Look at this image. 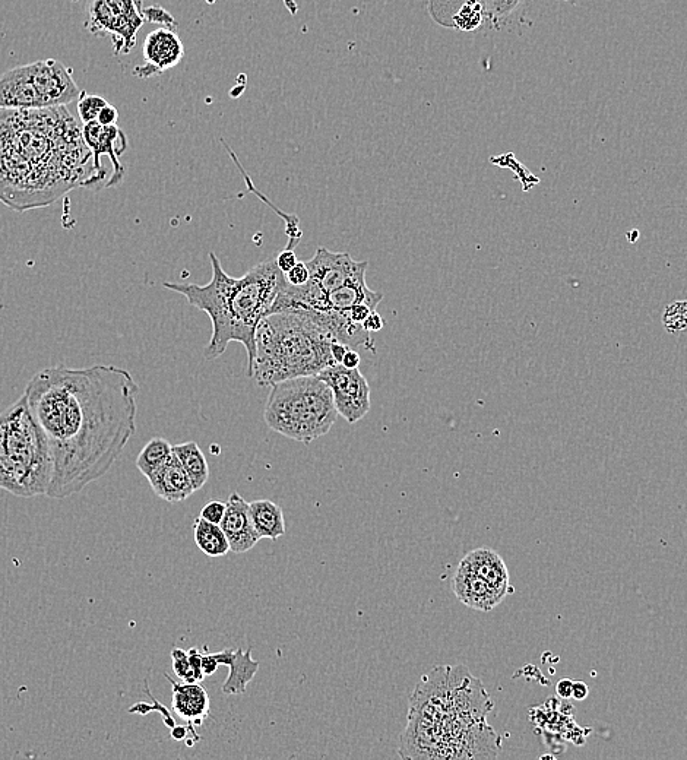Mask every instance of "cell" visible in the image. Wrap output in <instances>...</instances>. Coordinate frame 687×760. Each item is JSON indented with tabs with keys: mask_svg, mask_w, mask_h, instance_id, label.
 Returning a JSON list of instances; mask_svg holds the SVG:
<instances>
[{
	"mask_svg": "<svg viewBox=\"0 0 687 760\" xmlns=\"http://www.w3.org/2000/svg\"><path fill=\"white\" fill-rule=\"evenodd\" d=\"M664 329L668 334H677V332L686 331L687 329V300H677L670 303L664 310L663 318Z\"/></svg>",
	"mask_w": 687,
	"mask_h": 760,
	"instance_id": "25",
	"label": "cell"
},
{
	"mask_svg": "<svg viewBox=\"0 0 687 760\" xmlns=\"http://www.w3.org/2000/svg\"><path fill=\"white\" fill-rule=\"evenodd\" d=\"M151 489L161 499L169 503H180L196 492L191 477L183 468L182 462L176 455L170 456L169 461L158 468L147 478Z\"/></svg>",
	"mask_w": 687,
	"mask_h": 760,
	"instance_id": "15",
	"label": "cell"
},
{
	"mask_svg": "<svg viewBox=\"0 0 687 760\" xmlns=\"http://www.w3.org/2000/svg\"><path fill=\"white\" fill-rule=\"evenodd\" d=\"M249 508L253 527L258 532L259 537L275 541L286 534L284 512L277 503L268 499L255 500V502L249 503Z\"/></svg>",
	"mask_w": 687,
	"mask_h": 760,
	"instance_id": "20",
	"label": "cell"
},
{
	"mask_svg": "<svg viewBox=\"0 0 687 760\" xmlns=\"http://www.w3.org/2000/svg\"><path fill=\"white\" fill-rule=\"evenodd\" d=\"M484 12L477 0H464L452 15V27L461 31H474L484 22Z\"/></svg>",
	"mask_w": 687,
	"mask_h": 760,
	"instance_id": "24",
	"label": "cell"
},
{
	"mask_svg": "<svg viewBox=\"0 0 687 760\" xmlns=\"http://www.w3.org/2000/svg\"><path fill=\"white\" fill-rule=\"evenodd\" d=\"M366 271L357 272L341 287L335 288L325 297V312H344L357 304H367L376 310L383 300V294L370 290L366 284Z\"/></svg>",
	"mask_w": 687,
	"mask_h": 760,
	"instance_id": "17",
	"label": "cell"
},
{
	"mask_svg": "<svg viewBox=\"0 0 687 760\" xmlns=\"http://www.w3.org/2000/svg\"><path fill=\"white\" fill-rule=\"evenodd\" d=\"M196 546L202 553L210 557L226 556L230 550L229 538L221 525L205 521L201 516L195 519L193 524Z\"/></svg>",
	"mask_w": 687,
	"mask_h": 760,
	"instance_id": "22",
	"label": "cell"
},
{
	"mask_svg": "<svg viewBox=\"0 0 687 760\" xmlns=\"http://www.w3.org/2000/svg\"><path fill=\"white\" fill-rule=\"evenodd\" d=\"M173 670L179 679L185 683H196L195 673H193L191 661H189L188 652L176 648L172 651Z\"/></svg>",
	"mask_w": 687,
	"mask_h": 760,
	"instance_id": "28",
	"label": "cell"
},
{
	"mask_svg": "<svg viewBox=\"0 0 687 760\" xmlns=\"http://www.w3.org/2000/svg\"><path fill=\"white\" fill-rule=\"evenodd\" d=\"M573 682L569 679H562L556 684V693L562 699L572 698Z\"/></svg>",
	"mask_w": 687,
	"mask_h": 760,
	"instance_id": "40",
	"label": "cell"
},
{
	"mask_svg": "<svg viewBox=\"0 0 687 760\" xmlns=\"http://www.w3.org/2000/svg\"><path fill=\"white\" fill-rule=\"evenodd\" d=\"M142 55L144 65L136 66L134 75L150 79L176 68L185 56V47L176 31L161 27L145 37Z\"/></svg>",
	"mask_w": 687,
	"mask_h": 760,
	"instance_id": "12",
	"label": "cell"
},
{
	"mask_svg": "<svg viewBox=\"0 0 687 760\" xmlns=\"http://www.w3.org/2000/svg\"><path fill=\"white\" fill-rule=\"evenodd\" d=\"M383 325H385V322H383L382 316L379 315L376 310L375 312L370 313V315L367 316L366 321L363 322V328L366 329L367 332H370V334L382 331Z\"/></svg>",
	"mask_w": 687,
	"mask_h": 760,
	"instance_id": "35",
	"label": "cell"
},
{
	"mask_svg": "<svg viewBox=\"0 0 687 760\" xmlns=\"http://www.w3.org/2000/svg\"><path fill=\"white\" fill-rule=\"evenodd\" d=\"M338 416L334 395L318 376L274 383L264 413L269 429L302 443L328 435Z\"/></svg>",
	"mask_w": 687,
	"mask_h": 760,
	"instance_id": "6",
	"label": "cell"
},
{
	"mask_svg": "<svg viewBox=\"0 0 687 760\" xmlns=\"http://www.w3.org/2000/svg\"><path fill=\"white\" fill-rule=\"evenodd\" d=\"M24 394L52 449V499L100 480L135 435L139 385L122 367H49L31 378Z\"/></svg>",
	"mask_w": 687,
	"mask_h": 760,
	"instance_id": "1",
	"label": "cell"
},
{
	"mask_svg": "<svg viewBox=\"0 0 687 760\" xmlns=\"http://www.w3.org/2000/svg\"><path fill=\"white\" fill-rule=\"evenodd\" d=\"M227 503L220 502V500H211L207 505L202 508L201 516L205 521L212 522V524L220 525L223 521L224 513H226Z\"/></svg>",
	"mask_w": 687,
	"mask_h": 760,
	"instance_id": "30",
	"label": "cell"
},
{
	"mask_svg": "<svg viewBox=\"0 0 687 760\" xmlns=\"http://www.w3.org/2000/svg\"><path fill=\"white\" fill-rule=\"evenodd\" d=\"M590 695V687L584 682H573L572 698L576 701H584Z\"/></svg>",
	"mask_w": 687,
	"mask_h": 760,
	"instance_id": "39",
	"label": "cell"
},
{
	"mask_svg": "<svg viewBox=\"0 0 687 760\" xmlns=\"http://www.w3.org/2000/svg\"><path fill=\"white\" fill-rule=\"evenodd\" d=\"M173 454L182 462L183 468L191 477L196 492L201 490L210 478V465H208L207 458H205L198 443L186 442L173 445Z\"/></svg>",
	"mask_w": 687,
	"mask_h": 760,
	"instance_id": "21",
	"label": "cell"
},
{
	"mask_svg": "<svg viewBox=\"0 0 687 760\" xmlns=\"http://www.w3.org/2000/svg\"><path fill=\"white\" fill-rule=\"evenodd\" d=\"M306 265L310 274L307 283L326 297V294L347 283L357 272L367 269L369 262L354 261L348 253L331 252L321 246Z\"/></svg>",
	"mask_w": 687,
	"mask_h": 760,
	"instance_id": "11",
	"label": "cell"
},
{
	"mask_svg": "<svg viewBox=\"0 0 687 760\" xmlns=\"http://www.w3.org/2000/svg\"><path fill=\"white\" fill-rule=\"evenodd\" d=\"M189 661H191L193 673H195L196 683H201L205 679L204 670H202V654L196 648L189 649Z\"/></svg>",
	"mask_w": 687,
	"mask_h": 760,
	"instance_id": "33",
	"label": "cell"
},
{
	"mask_svg": "<svg viewBox=\"0 0 687 760\" xmlns=\"http://www.w3.org/2000/svg\"><path fill=\"white\" fill-rule=\"evenodd\" d=\"M483 8L484 18L490 24H499L521 5L522 0H477Z\"/></svg>",
	"mask_w": 687,
	"mask_h": 760,
	"instance_id": "26",
	"label": "cell"
},
{
	"mask_svg": "<svg viewBox=\"0 0 687 760\" xmlns=\"http://www.w3.org/2000/svg\"><path fill=\"white\" fill-rule=\"evenodd\" d=\"M145 21L161 25L163 28H170V30H174L177 27L176 19L166 9L161 8V6L145 8Z\"/></svg>",
	"mask_w": 687,
	"mask_h": 760,
	"instance_id": "29",
	"label": "cell"
},
{
	"mask_svg": "<svg viewBox=\"0 0 687 760\" xmlns=\"http://www.w3.org/2000/svg\"><path fill=\"white\" fill-rule=\"evenodd\" d=\"M53 456L25 394L0 414V489L17 497L49 493Z\"/></svg>",
	"mask_w": 687,
	"mask_h": 760,
	"instance_id": "5",
	"label": "cell"
},
{
	"mask_svg": "<svg viewBox=\"0 0 687 760\" xmlns=\"http://www.w3.org/2000/svg\"><path fill=\"white\" fill-rule=\"evenodd\" d=\"M309 278V268H307L306 262L299 261L290 269V271L286 272L287 283L296 285V287L307 284Z\"/></svg>",
	"mask_w": 687,
	"mask_h": 760,
	"instance_id": "31",
	"label": "cell"
},
{
	"mask_svg": "<svg viewBox=\"0 0 687 760\" xmlns=\"http://www.w3.org/2000/svg\"><path fill=\"white\" fill-rule=\"evenodd\" d=\"M215 660L220 665H227L230 668L229 679L224 682L223 693L226 695H243L246 687L252 682L259 670V661L252 658V648L248 651L239 649H224V651L214 654Z\"/></svg>",
	"mask_w": 687,
	"mask_h": 760,
	"instance_id": "18",
	"label": "cell"
},
{
	"mask_svg": "<svg viewBox=\"0 0 687 760\" xmlns=\"http://www.w3.org/2000/svg\"><path fill=\"white\" fill-rule=\"evenodd\" d=\"M117 119H119V112H117L115 106H112V104L109 103L103 110H101L100 114H98L97 122L103 126H112L116 125Z\"/></svg>",
	"mask_w": 687,
	"mask_h": 760,
	"instance_id": "34",
	"label": "cell"
},
{
	"mask_svg": "<svg viewBox=\"0 0 687 760\" xmlns=\"http://www.w3.org/2000/svg\"><path fill=\"white\" fill-rule=\"evenodd\" d=\"M218 667H220V664L215 660L214 654H208V652L202 654V670H204L205 677L212 676L218 670Z\"/></svg>",
	"mask_w": 687,
	"mask_h": 760,
	"instance_id": "37",
	"label": "cell"
},
{
	"mask_svg": "<svg viewBox=\"0 0 687 760\" xmlns=\"http://www.w3.org/2000/svg\"><path fill=\"white\" fill-rule=\"evenodd\" d=\"M462 560L505 597L509 594L511 581H509L508 568L496 551L481 547L468 553Z\"/></svg>",
	"mask_w": 687,
	"mask_h": 760,
	"instance_id": "19",
	"label": "cell"
},
{
	"mask_svg": "<svg viewBox=\"0 0 687 760\" xmlns=\"http://www.w3.org/2000/svg\"><path fill=\"white\" fill-rule=\"evenodd\" d=\"M452 589H454L455 595L461 603L474 608V610H493L505 598L502 592L497 591L489 582L484 581L464 560L459 563L454 581H452Z\"/></svg>",
	"mask_w": 687,
	"mask_h": 760,
	"instance_id": "14",
	"label": "cell"
},
{
	"mask_svg": "<svg viewBox=\"0 0 687 760\" xmlns=\"http://www.w3.org/2000/svg\"><path fill=\"white\" fill-rule=\"evenodd\" d=\"M173 686V709L183 721L191 725L193 736L198 734L192 730V727H199L204 724L210 715L211 702L207 690L199 683H174L170 677H167Z\"/></svg>",
	"mask_w": 687,
	"mask_h": 760,
	"instance_id": "16",
	"label": "cell"
},
{
	"mask_svg": "<svg viewBox=\"0 0 687 760\" xmlns=\"http://www.w3.org/2000/svg\"><path fill=\"white\" fill-rule=\"evenodd\" d=\"M350 350V347L348 345L343 344V342L334 341L331 345V354L332 359H334L335 363L341 364V361H343L345 353Z\"/></svg>",
	"mask_w": 687,
	"mask_h": 760,
	"instance_id": "38",
	"label": "cell"
},
{
	"mask_svg": "<svg viewBox=\"0 0 687 760\" xmlns=\"http://www.w3.org/2000/svg\"><path fill=\"white\" fill-rule=\"evenodd\" d=\"M107 104H109V101H107L106 98L82 91L78 98V114L82 125L97 120L98 114H100L101 110H103Z\"/></svg>",
	"mask_w": 687,
	"mask_h": 760,
	"instance_id": "27",
	"label": "cell"
},
{
	"mask_svg": "<svg viewBox=\"0 0 687 760\" xmlns=\"http://www.w3.org/2000/svg\"><path fill=\"white\" fill-rule=\"evenodd\" d=\"M331 335L302 312L265 316L256 328V356L252 378L259 386L316 376L332 359Z\"/></svg>",
	"mask_w": 687,
	"mask_h": 760,
	"instance_id": "4",
	"label": "cell"
},
{
	"mask_svg": "<svg viewBox=\"0 0 687 760\" xmlns=\"http://www.w3.org/2000/svg\"><path fill=\"white\" fill-rule=\"evenodd\" d=\"M275 259H277L278 268H280L284 274L290 271V269L299 262L297 261L296 252H294V249H290V247H286V249H284Z\"/></svg>",
	"mask_w": 687,
	"mask_h": 760,
	"instance_id": "32",
	"label": "cell"
},
{
	"mask_svg": "<svg viewBox=\"0 0 687 760\" xmlns=\"http://www.w3.org/2000/svg\"><path fill=\"white\" fill-rule=\"evenodd\" d=\"M220 525L226 532L230 550L234 553H246L261 540L250 518L249 503L239 493L230 494L226 513Z\"/></svg>",
	"mask_w": 687,
	"mask_h": 760,
	"instance_id": "13",
	"label": "cell"
},
{
	"mask_svg": "<svg viewBox=\"0 0 687 760\" xmlns=\"http://www.w3.org/2000/svg\"><path fill=\"white\" fill-rule=\"evenodd\" d=\"M142 0H88L85 28L96 37H110L115 55L134 52L145 24Z\"/></svg>",
	"mask_w": 687,
	"mask_h": 760,
	"instance_id": "7",
	"label": "cell"
},
{
	"mask_svg": "<svg viewBox=\"0 0 687 760\" xmlns=\"http://www.w3.org/2000/svg\"><path fill=\"white\" fill-rule=\"evenodd\" d=\"M173 455V445L163 437H154L144 446L136 458V468L144 477H150L158 468L163 467Z\"/></svg>",
	"mask_w": 687,
	"mask_h": 760,
	"instance_id": "23",
	"label": "cell"
},
{
	"mask_svg": "<svg viewBox=\"0 0 687 760\" xmlns=\"http://www.w3.org/2000/svg\"><path fill=\"white\" fill-rule=\"evenodd\" d=\"M360 363H362V357H360L359 351L354 350V348H350L341 361V364L347 369H359Z\"/></svg>",
	"mask_w": 687,
	"mask_h": 760,
	"instance_id": "36",
	"label": "cell"
},
{
	"mask_svg": "<svg viewBox=\"0 0 687 760\" xmlns=\"http://www.w3.org/2000/svg\"><path fill=\"white\" fill-rule=\"evenodd\" d=\"M334 395L338 414L350 424L357 423L369 414L370 386L360 369H347L343 364H332L318 373Z\"/></svg>",
	"mask_w": 687,
	"mask_h": 760,
	"instance_id": "9",
	"label": "cell"
},
{
	"mask_svg": "<svg viewBox=\"0 0 687 760\" xmlns=\"http://www.w3.org/2000/svg\"><path fill=\"white\" fill-rule=\"evenodd\" d=\"M77 188L98 190L101 183L68 107L0 109V202L31 211Z\"/></svg>",
	"mask_w": 687,
	"mask_h": 760,
	"instance_id": "2",
	"label": "cell"
},
{
	"mask_svg": "<svg viewBox=\"0 0 687 760\" xmlns=\"http://www.w3.org/2000/svg\"><path fill=\"white\" fill-rule=\"evenodd\" d=\"M212 278L207 285L164 283V288L182 294L191 306L210 316L211 340L204 350L207 360L226 353L230 342H242L248 351V376L252 378L255 363L256 328L269 315L286 274L271 258L253 266L243 277L227 274L220 259L210 253Z\"/></svg>",
	"mask_w": 687,
	"mask_h": 760,
	"instance_id": "3",
	"label": "cell"
},
{
	"mask_svg": "<svg viewBox=\"0 0 687 760\" xmlns=\"http://www.w3.org/2000/svg\"><path fill=\"white\" fill-rule=\"evenodd\" d=\"M34 87L39 95L40 109L69 106L78 100L82 91L75 82L72 69L55 59L30 63Z\"/></svg>",
	"mask_w": 687,
	"mask_h": 760,
	"instance_id": "10",
	"label": "cell"
},
{
	"mask_svg": "<svg viewBox=\"0 0 687 760\" xmlns=\"http://www.w3.org/2000/svg\"><path fill=\"white\" fill-rule=\"evenodd\" d=\"M82 136L93 154L101 188L120 185L125 177V167L119 158L128 150L125 132L117 125L103 126L94 120L82 125Z\"/></svg>",
	"mask_w": 687,
	"mask_h": 760,
	"instance_id": "8",
	"label": "cell"
},
{
	"mask_svg": "<svg viewBox=\"0 0 687 760\" xmlns=\"http://www.w3.org/2000/svg\"><path fill=\"white\" fill-rule=\"evenodd\" d=\"M174 740H183L188 736V728L186 727H174L172 731Z\"/></svg>",
	"mask_w": 687,
	"mask_h": 760,
	"instance_id": "41",
	"label": "cell"
}]
</instances>
